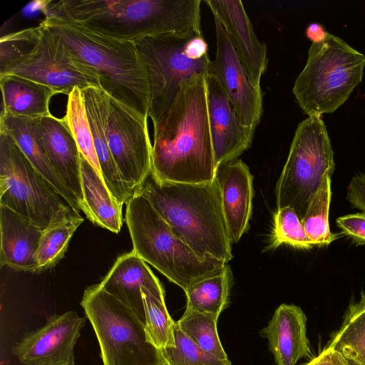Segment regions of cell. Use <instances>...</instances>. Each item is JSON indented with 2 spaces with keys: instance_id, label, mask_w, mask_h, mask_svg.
Returning <instances> with one entry per match:
<instances>
[{
  "instance_id": "obj_1",
  "label": "cell",
  "mask_w": 365,
  "mask_h": 365,
  "mask_svg": "<svg viewBox=\"0 0 365 365\" xmlns=\"http://www.w3.org/2000/svg\"><path fill=\"white\" fill-rule=\"evenodd\" d=\"M151 175L159 182H212L217 165L205 75L182 82L154 129Z\"/></svg>"
},
{
  "instance_id": "obj_2",
  "label": "cell",
  "mask_w": 365,
  "mask_h": 365,
  "mask_svg": "<svg viewBox=\"0 0 365 365\" xmlns=\"http://www.w3.org/2000/svg\"><path fill=\"white\" fill-rule=\"evenodd\" d=\"M200 0H61L46 1L45 16L135 42L151 36L202 32Z\"/></svg>"
},
{
  "instance_id": "obj_3",
  "label": "cell",
  "mask_w": 365,
  "mask_h": 365,
  "mask_svg": "<svg viewBox=\"0 0 365 365\" xmlns=\"http://www.w3.org/2000/svg\"><path fill=\"white\" fill-rule=\"evenodd\" d=\"M135 193L145 197L201 259L225 262L232 259V242L215 179L204 184L159 182L150 174Z\"/></svg>"
},
{
  "instance_id": "obj_4",
  "label": "cell",
  "mask_w": 365,
  "mask_h": 365,
  "mask_svg": "<svg viewBox=\"0 0 365 365\" xmlns=\"http://www.w3.org/2000/svg\"><path fill=\"white\" fill-rule=\"evenodd\" d=\"M42 21L75 58L98 76L103 91L148 117L149 77L134 42L108 37L57 17L46 16Z\"/></svg>"
},
{
  "instance_id": "obj_5",
  "label": "cell",
  "mask_w": 365,
  "mask_h": 365,
  "mask_svg": "<svg viewBox=\"0 0 365 365\" xmlns=\"http://www.w3.org/2000/svg\"><path fill=\"white\" fill-rule=\"evenodd\" d=\"M125 222L133 250L184 292L205 278L222 273L228 265L215 259H201L138 193L126 203Z\"/></svg>"
},
{
  "instance_id": "obj_6",
  "label": "cell",
  "mask_w": 365,
  "mask_h": 365,
  "mask_svg": "<svg viewBox=\"0 0 365 365\" xmlns=\"http://www.w3.org/2000/svg\"><path fill=\"white\" fill-rule=\"evenodd\" d=\"M365 56L329 32L313 42L307 63L296 78L293 93L308 116L331 113L342 106L362 80Z\"/></svg>"
},
{
  "instance_id": "obj_7",
  "label": "cell",
  "mask_w": 365,
  "mask_h": 365,
  "mask_svg": "<svg viewBox=\"0 0 365 365\" xmlns=\"http://www.w3.org/2000/svg\"><path fill=\"white\" fill-rule=\"evenodd\" d=\"M0 205L43 230L83 217L0 130Z\"/></svg>"
},
{
  "instance_id": "obj_8",
  "label": "cell",
  "mask_w": 365,
  "mask_h": 365,
  "mask_svg": "<svg viewBox=\"0 0 365 365\" xmlns=\"http://www.w3.org/2000/svg\"><path fill=\"white\" fill-rule=\"evenodd\" d=\"M81 305L99 343L103 365H167L135 312L100 285L88 287Z\"/></svg>"
},
{
  "instance_id": "obj_9",
  "label": "cell",
  "mask_w": 365,
  "mask_h": 365,
  "mask_svg": "<svg viewBox=\"0 0 365 365\" xmlns=\"http://www.w3.org/2000/svg\"><path fill=\"white\" fill-rule=\"evenodd\" d=\"M334 153L321 116H308L297 126L275 188L277 209L290 207L302 221L324 175H332Z\"/></svg>"
},
{
  "instance_id": "obj_10",
  "label": "cell",
  "mask_w": 365,
  "mask_h": 365,
  "mask_svg": "<svg viewBox=\"0 0 365 365\" xmlns=\"http://www.w3.org/2000/svg\"><path fill=\"white\" fill-rule=\"evenodd\" d=\"M202 32L189 31L147 37L134 42L144 61L150 82L148 117L153 128L173 104L182 82L212 73L209 56L193 60L185 53L187 41Z\"/></svg>"
},
{
  "instance_id": "obj_11",
  "label": "cell",
  "mask_w": 365,
  "mask_h": 365,
  "mask_svg": "<svg viewBox=\"0 0 365 365\" xmlns=\"http://www.w3.org/2000/svg\"><path fill=\"white\" fill-rule=\"evenodd\" d=\"M39 27L34 47L0 71V75L25 78L67 96L76 87L101 88L98 76L70 53L60 37L43 21Z\"/></svg>"
},
{
  "instance_id": "obj_12",
  "label": "cell",
  "mask_w": 365,
  "mask_h": 365,
  "mask_svg": "<svg viewBox=\"0 0 365 365\" xmlns=\"http://www.w3.org/2000/svg\"><path fill=\"white\" fill-rule=\"evenodd\" d=\"M105 130L110 153L133 197L151 173L148 116L107 94Z\"/></svg>"
},
{
  "instance_id": "obj_13",
  "label": "cell",
  "mask_w": 365,
  "mask_h": 365,
  "mask_svg": "<svg viewBox=\"0 0 365 365\" xmlns=\"http://www.w3.org/2000/svg\"><path fill=\"white\" fill-rule=\"evenodd\" d=\"M86 321L74 311L53 314L16 342L12 354L24 365H74V347Z\"/></svg>"
},
{
  "instance_id": "obj_14",
  "label": "cell",
  "mask_w": 365,
  "mask_h": 365,
  "mask_svg": "<svg viewBox=\"0 0 365 365\" xmlns=\"http://www.w3.org/2000/svg\"><path fill=\"white\" fill-rule=\"evenodd\" d=\"M216 56L212 61V73L220 83L244 125L255 130L262 113V93L251 83L231 40L214 16Z\"/></svg>"
},
{
  "instance_id": "obj_15",
  "label": "cell",
  "mask_w": 365,
  "mask_h": 365,
  "mask_svg": "<svg viewBox=\"0 0 365 365\" xmlns=\"http://www.w3.org/2000/svg\"><path fill=\"white\" fill-rule=\"evenodd\" d=\"M207 111L217 167L237 159L251 145L255 129L243 125L240 118L212 73L205 76Z\"/></svg>"
},
{
  "instance_id": "obj_16",
  "label": "cell",
  "mask_w": 365,
  "mask_h": 365,
  "mask_svg": "<svg viewBox=\"0 0 365 365\" xmlns=\"http://www.w3.org/2000/svg\"><path fill=\"white\" fill-rule=\"evenodd\" d=\"M225 31L255 88L261 90L260 80L267 69L266 44L260 42L240 0H206Z\"/></svg>"
},
{
  "instance_id": "obj_17",
  "label": "cell",
  "mask_w": 365,
  "mask_h": 365,
  "mask_svg": "<svg viewBox=\"0 0 365 365\" xmlns=\"http://www.w3.org/2000/svg\"><path fill=\"white\" fill-rule=\"evenodd\" d=\"M215 180L232 243L239 242L249 228L252 210L253 176L249 167L235 159L217 167Z\"/></svg>"
},
{
  "instance_id": "obj_18",
  "label": "cell",
  "mask_w": 365,
  "mask_h": 365,
  "mask_svg": "<svg viewBox=\"0 0 365 365\" xmlns=\"http://www.w3.org/2000/svg\"><path fill=\"white\" fill-rule=\"evenodd\" d=\"M100 285L131 309L144 324L145 315L141 289L144 287L155 296L165 298L159 279L133 250L117 258Z\"/></svg>"
},
{
  "instance_id": "obj_19",
  "label": "cell",
  "mask_w": 365,
  "mask_h": 365,
  "mask_svg": "<svg viewBox=\"0 0 365 365\" xmlns=\"http://www.w3.org/2000/svg\"><path fill=\"white\" fill-rule=\"evenodd\" d=\"M38 126L48 157L60 180L84 210L81 173V153L63 118L40 117Z\"/></svg>"
},
{
  "instance_id": "obj_20",
  "label": "cell",
  "mask_w": 365,
  "mask_h": 365,
  "mask_svg": "<svg viewBox=\"0 0 365 365\" xmlns=\"http://www.w3.org/2000/svg\"><path fill=\"white\" fill-rule=\"evenodd\" d=\"M262 334L268 339L277 365H295L300 359L310 356L307 317L298 306H279Z\"/></svg>"
},
{
  "instance_id": "obj_21",
  "label": "cell",
  "mask_w": 365,
  "mask_h": 365,
  "mask_svg": "<svg viewBox=\"0 0 365 365\" xmlns=\"http://www.w3.org/2000/svg\"><path fill=\"white\" fill-rule=\"evenodd\" d=\"M44 230L0 205V265L37 272L36 252Z\"/></svg>"
},
{
  "instance_id": "obj_22",
  "label": "cell",
  "mask_w": 365,
  "mask_h": 365,
  "mask_svg": "<svg viewBox=\"0 0 365 365\" xmlns=\"http://www.w3.org/2000/svg\"><path fill=\"white\" fill-rule=\"evenodd\" d=\"M97 159L103 181L115 198L123 205L132 197L124 184L109 149L105 130L107 93L101 88H81Z\"/></svg>"
},
{
  "instance_id": "obj_23",
  "label": "cell",
  "mask_w": 365,
  "mask_h": 365,
  "mask_svg": "<svg viewBox=\"0 0 365 365\" xmlns=\"http://www.w3.org/2000/svg\"><path fill=\"white\" fill-rule=\"evenodd\" d=\"M39 118L1 114L0 130L7 133L33 166L76 210L79 207L55 171L38 126Z\"/></svg>"
},
{
  "instance_id": "obj_24",
  "label": "cell",
  "mask_w": 365,
  "mask_h": 365,
  "mask_svg": "<svg viewBox=\"0 0 365 365\" xmlns=\"http://www.w3.org/2000/svg\"><path fill=\"white\" fill-rule=\"evenodd\" d=\"M83 213L93 224L118 233L123 225V205L115 198L103 178L81 154Z\"/></svg>"
},
{
  "instance_id": "obj_25",
  "label": "cell",
  "mask_w": 365,
  "mask_h": 365,
  "mask_svg": "<svg viewBox=\"0 0 365 365\" xmlns=\"http://www.w3.org/2000/svg\"><path fill=\"white\" fill-rule=\"evenodd\" d=\"M1 114L40 118L51 114L49 102L56 93L52 88L14 75H0Z\"/></svg>"
},
{
  "instance_id": "obj_26",
  "label": "cell",
  "mask_w": 365,
  "mask_h": 365,
  "mask_svg": "<svg viewBox=\"0 0 365 365\" xmlns=\"http://www.w3.org/2000/svg\"><path fill=\"white\" fill-rule=\"evenodd\" d=\"M327 346L354 365H365V292L349 306L340 329Z\"/></svg>"
},
{
  "instance_id": "obj_27",
  "label": "cell",
  "mask_w": 365,
  "mask_h": 365,
  "mask_svg": "<svg viewBox=\"0 0 365 365\" xmlns=\"http://www.w3.org/2000/svg\"><path fill=\"white\" fill-rule=\"evenodd\" d=\"M232 278V272L227 265L222 273L194 284L185 292L186 307L219 318L229 303Z\"/></svg>"
},
{
  "instance_id": "obj_28",
  "label": "cell",
  "mask_w": 365,
  "mask_h": 365,
  "mask_svg": "<svg viewBox=\"0 0 365 365\" xmlns=\"http://www.w3.org/2000/svg\"><path fill=\"white\" fill-rule=\"evenodd\" d=\"M330 173H326L322 183L307 207L302 223L314 246L330 244L337 235L330 232L329 210L331 198Z\"/></svg>"
},
{
  "instance_id": "obj_29",
  "label": "cell",
  "mask_w": 365,
  "mask_h": 365,
  "mask_svg": "<svg viewBox=\"0 0 365 365\" xmlns=\"http://www.w3.org/2000/svg\"><path fill=\"white\" fill-rule=\"evenodd\" d=\"M218 318L186 307L176 322L180 331L200 348L220 359H228L217 329Z\"/></svg>"
},
{
  "instance_id": "obj_30",
  "label": "cell",
  "mask_w": 365,
  "mask_h": 365,
  "mask_svg": "<svg viewBox=\"0 0 365 365\" xmlns=\"http://www.w3.org/2000/svg\"><path fill=\"white\" fill-rule=\"evenodd\" d=\"M63 119L73 135L81 154L103 178L81 88L76 87L68 93L66 114Z\"/></svg>"
},
{
  "instance_id": "obj_31",
  "label": "cell",
  "mask_w": 365,
  "mask_h": 365,
  "mask_svg": "<svg viewBox=\"0 0 365 365\" xmlns=\"http://www.w3.org/2000/svg\"><path fill=\"white\" fill-rule=\"evenodd\" d=\"M145 315V329L148 340L158 349L175 345L176 322L170 316L165 298L153 294L147 289H141Z\"/></svg>"
},
{
  "instance_id": "obj_32",
  "label": "cell",
  "mask_w": 365,
  "mask_h": 365,
  "mask_svg": "<svg viewBox=\"0 0 365 365\" xmlns=\"http://www.w3.org/2000/svg\"><path fill=\"white\" fill-rule=\"evenodd\" d=\"M83 221V217L68 220L43 230L36 252L37 272L53 267L63 257L71 238Z\"/></svg>"
},
{
  "instance_id": "obj_33",
  "label": "cell",
  "mask_w": 365,
  "mask_h": 365,
  "mask_svg": "<svg viewBox=\"0 0 365 365\" xmlns=\"http://www.w3.org/2000/svg\"><path fill=\"white\" fill-rule=\"evenodd\" d=\"M282 244L304 250L314 247L306 234L302 221L290 207L278 208L274 214L270 247L276 248Z\"/></svg>"
},
{
  "instance_id": "obj_34",
  "label": "cell",
  "mask_w": 365,
  "mask_h": 365,
  "mask_svg": "<svg viewBox=\"0 0 365 365\" xmlns=\"http://www.w3.org/2000/svg\"><path fill=\"white\" fill-rule=\"evenodd\" d=\"M175 341V346L160 350L167 365H231L229 359H220L197 346L177 324Z\"/></svg>"
},
{
  "instance_id": "obj_35",
  "label": "cell",
  "mask_w": 365,
  "mask_h": 365,
  "mask_svg": "<svg viewBox=\"0 0 365 365\" xmlns=\"http://www.w3.org/2000/svg\"><path fill=\"white\" fill-rule=\"evenodd\" d=\"M39 25L3 36L0 38V71L27 54L39 36Z\"/></svg>"
},
{
  "instance_id": "obj_36",
  "label": "cell",
  "mask_w": 365,
  "mask_h": 365,
  "mask_svg": "<svg viewBox=\"0 0 365 365\" xmlns=\"http://www.w3.org/2000/svg\"><path fill=\"white\" fill-rule=\"evenodd\" d=\"M341 232L356 245H365V213L349 214L336 219Z\"/></svg>"
},
{
  "instance_id": "obj_37",
  "label": "cell",
  "mask_w": 365,
  "mask_h": 365,
  "mask_svg": "<svg viewBox=\"0 0 365 365\" xmlns=\"http://www.w3.org/2000/svg\"><path fill=\"white\" fill-rule=\"evenodd\" d=\"M346 199L353 207L365 213V174L351 178L347 187Z\"/></svg>"
},
{
  "instance_id": "obj_38",
  "label": "cell",
  "mask_w": 365,
  "mask_h": 365,
  "mask_svg": "<svg viewBox=\"0 0 365 365\" xmlns=\"http://www.w3.org/2000/svg\"><path fill=\"white\" fill-rule=\"evenodd\" d=\"M304 365H354L331 348L325 347L318 356Z\"/></svg>"
},
{
  "instance_id": "obj_39",
  "label": "cell",
  "mask_w": 365,
  "mask_h": 365,
  "mask_svg": "<svg viewBox=\"0 0 365 365\" xmlns=\"http://www.w3.org/2000/svg\"><path fill=\"white\" fill-rule=\"evenodd\" d=\"M185 55L191 59L198 60L208 56V45L202 34L190 38L185 46Z\"/></svg>"
},
{
  "instance_id": "obj_40",
  "label": "cell",
  "mask_w": 365,
  "mask_h": 365,
  "mask_svg": "<svg viewBox=\"0 0 365 365\" xmlns=\"http://www.w3.org/2000/svg\"><path fill=\"white\" fill-rule=\"evenodd\" d=\"M327 33L324 28L317 23L309 24L306 29V36L312 43L322 41Z\"/></svg>"
}]
</instances>
